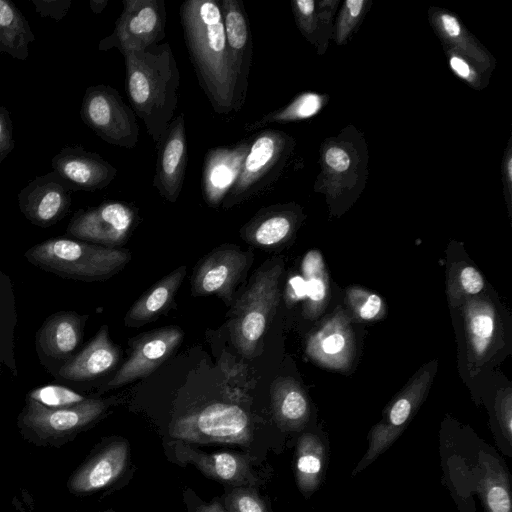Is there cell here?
<instances>
[{
    "instance_id": "cell-20",
    "label": "cell",
    "mask_w": 512,
    "mask_h": 512,
    "mask_svg": "<svg viewBox=\"0 0 512 512\" xmlns=\"http://www.w3.org/2000/svg\"><path fill=\"white\" fill-rule=\"evenodd\" d=\"M52 171L73 192L96 191L107 187L116 177L117 169L98 153L82 146H66L51 161Z\"/></svg>"
},
{
    "instance_id": "cell-6",
    "label": "cell",
    "mask_w": 512,
    "mask_h": 512,
    "mask_svg": "<svg viewBox=\"0 0 512 512\" xmlns=\"http://www.w3.org/2000/svg\"><path fill=\"white\" fill-rule=\"evenodd\" d=\"M295 141L289 134L266 129L250 139L241 171L221 204L228 209L268 189L283 172Z\"/></svg>"
},
{
    "instance_id": "cell-36",
    "label": "cell",
    "mask_w": 512,
    "mask_h": 512,
    "mask_svg": "<svg viewBox=\"0 0 512 512\" xmlns=\"http://www.w3.org/2000/svg\"><path fill=\"white\" fill-rule=\"evenodd\" d=\"M467 327L472 355L483 356L494 335L495 316L492 308L485 303L468 307Z\"/></svg>"
},
{
    "instance_id": "cell-5",
    "label": "cell",
    "mask_w": 512,
    "mask_h": 512,
    "mask_svg": "<svg viewBox=\"0 0 512 512\" xmlns=\"http://www.w3.org/2000/svg\"><path fill=\"white\" fill-rule=\"evenodd\" d=\"M281 262L263 265L239 298L231 320V339L247 358L254 356L279 303Z\"/></svg>"
},
{
    "instance_id": "cell-48",
    "label": "cell",
    "mask_w": 512,
    "mask_h": 512,
    "mask_svg": "<svg viewBox=\"0 0 512 512\" xmlns=\"http://www.w3.org/2000/svg\"><path fill=\"white\" fill-rule=\"evenodd\" d=\"M108 4V0H90L89 6L94 14H100Z\"/></svg>"
},
{
    "instance_id": "cell-47",
    "label": "cell",
    "mask_w": 512,
    "mask_h": 512,
    "mask_svg": "<svg viewBox=\"0 0 512 512\" xmlns=\"http://www.w3.org/2000/svg\"><path fill=\"white\" fill-rule=\"evenodd\" d=\"M196 512H228L226 508L218 501L208 504H201L196 508Z\"/></svg>"
},
{
    "instance_id": "cell-1",
    "label": "cell",
    "mask_w": 512,
    "mask_h": 512,
    "mask_svg": "<svg viewBox=\"0 0 512 512\" xmlns=\"http://www.w3.org/2000/svg\"><path fill=\"white\" fill-rule=\"evenodd\" d=\"M439 453L442 481L459 512H476L474 496L484 512H512L510 474L492 446L472 435H442Z\"/></svg>"
},
{
    "instance_id": "cell-30",
    "label": "cell",
    "mask_w": 512,
    "mask_h": 512,
    "mask_svg": "<svg viewBox=\"0 0 512 512\" xmlns=\"http://www.w3.org/2000/svg\"><path fill=\"white\" fill-rule=\"evenodd\" d=\"M338 1L294 0L291 2L296 25L318 54H323L332 32V19Z\"/></svg>"
},
{
    "instance_id": "cell-40",
    "label": "cell",
    "mask_w": 512,
    "mask_h": 512,
    "mask_svg": "<svg viewBox=\"0 0 512 512\" xmlns=\"http://www.w3.org/2000/svg\"><path fill=\"white\" fill-rule=\"evenodd\" d=\"M228 512H272L260 495L249 486L234 487L224 498Z\"/></svg>"
},
{
    "instance_id": "cell-11",
    "label": "cell",
    "mask_w": 512,
    "mask_h": 512,
    "mask_svg": "<svg viewBox=\"0 0 512 512\" xmlns=\"http://www.w3.org/2000/svg\"><path fill=\"white\" fill-rule=\"evenodd\" d=\"M432 376L430 370L420 371L388 405L382 419L369 432L366 452L352 471L353 476L368 467L401 435L424 401Z\"/></svg>"
},
{
    "instance_id": "cell-15",
    "label": "cell",
    "mask_w": 512,
    "mask_h": 512,
    "mask_svg": "<svg viewBox=\"0 0 512 512\" xmlns=\"http://www.w3.org/2000/svg\"><path fill=\"white\" fill-rule=\"evenodd\" d=\"M182 339L183 331L177 326L162 327L138 337L129 358L104 389H115L149 376L173 354Z\"/></svg>"
},
{
    "instance_id": "cell-37",
    "label": "cell",
    "mask_w": 512,
    "mask_h": 512,
    "mask_svg": "<svg viewBox=\"0 0 512 512\" xmlns=\"http://www.w3.org/2000/svg\"><path fill=\"white\" fill-rule=\"evenodd\" d=\"M87 398L67 386L49 384L30 390L25 400L34 401L46 408L57 409L77 405Z\"/></svg>"
},
{
    "instance_id": "cell-18",
    "label": "cell",
    "mask_w": 512,
    "mask_h": 512,
    "mask_svg": "<svg viewBox=\"0 0 512 512\" xmlns=\"http://www.w3.org/2000/svg\"><path fill=\"white\" fill-rule=\"evenodd\" d=\"M249 258L236 246L225 245L209 253L196 267L192 277V294L217 295L227 304L234 287L248 267Z\"/></svg>"
},
{
    "instance_id": "cell-43",
    "label": "cell",
    "mask_w": 512,
    "mask_h": 512,
    "mask_svg": "<svg viewBox=\"0 0 512 512\" xmlns=\"http://www.w3.org/2000/svg\"><path fill=\"white\" fill-rule=\"evenodd\" d=\"M459 283L462 290L467 294H477L484 286L481 274L471 266H465L461 269Z\"/></svg>"
},
{
    "instance_id": "cell-3",
    "label": "cell",
    "mask_w": 512,
    "mask_h": 512,
    "mask_svg": "<svg viewBox=\"0 0 512 512\" xmlns=\"http://www.w3.org/2000/svg\"><path fill=\"white\" fill-rule=\"evenodd\" d=\"M125 87L134 113L156 144L174 118L180 71L169 43L122 54Z\"/></svg>"
},
{
    "instance_id": "cell-14",
    "label": "cell",
    "mask_w": 512,
    "mask_h": 512,
    "mask_svg": "<svg viewBox=\"0 0 512 512\" xmlns=\"http://www.w3.org/2000/svg\"><path fill=\"white\" fill-rule=\"evenodd\" d=\"M88 317L75 311H58L37 330L38 358L51 375L78 353Z\"/></svg>"
},
{
    "instance_id": "cell-34",
    "label": "cell",
    "mask_w": 512,
    "mask_h": 512,
    "mask_svg": "<svg viewBox=\"0 0 512 512\" xmlns=\"http://www.w3.org/2000/svg\"><path fill=\"white\" fill-rule=\"evenodd\" d=\"M344 324L336 318L327 322L309 340L307 346L309 355L319 361L336 363V355H343L351 344L349 332Z\"/></svg>"
},
{
    "instance_id": "cell-12",
    "label": "cell",
    "mask_w": 512,
    "mask_h": 512,
    "mask_svg": "<svg viewBox=\"0 0 512 512\" xmlns=\"http://www.w3.org/2000/svg\"><path fill=\"white\" fill-rule=\"evenodd\" d=\"M137 218L135 208L120 201L80 209L70 219L66 236L104 247L124 244Z\"/></svg>"
},
{
    "instance_id": "cell-33",
    "label": "cell",
    "mask_w": 512,
    "mask_h": 512,
    "mask_svg": "<svg viewBox=\"0 0 512 512\" xmlns=\"http://www.w3.org/2000/svg\"><path fill=\"white\" fill-rule=\"evenodd\" d=\"M327 99V96L315 92H303L287 105L247 124L245 130H257L272 123H287L309 119L323 108Z\"/></svg>"
},
{
    "instance_id": "cell-49",
    "label": "cell",
    "mask_w": 512,
    "mask_h": 512,
    "mask_svg": "<svg viewBox=\"0 0 512 512\" xmlns=\"http://www.w3.org/2000/svg\"><path fill=\"white\" fill-rule=\"evenodd\" d=\"M105 512H115V511H113V510H108V511H105Z\"/></svg>"
},
{
    "instance_id": "cell-16",
    "label": "cell",
    "mask_w": 512,
    "mask_h": 512,
    "mask_svg": "<svg viewBox=\"0 0 512 512\" xmlns=\"http://www.w3.org/2000/svg\"><path fill=\"white\" fill-rule=\"evenodd\" d=\"M70 187L51 171L37 176L18 193V206L32 224L48 228L63 219L72 204Z\"/></svg>"
},
{
    "instance_id": "cell-32",
    "label": "cell",
    "mask_w": 512,
    "mask_h": 512,
    "mask_svg": "<svg viewBox=\"0 0 512 512\" xmlns=\"http://www.w3.org/2000/svg\"><path fill=\"white\" fill-rule=\"evenodd\" d=\"M16 297L10 277L0 269V373L18 375L15 355Z\"/></svg>"
},
{
    "instance_id": "cell-7",
    "label": "cell",
    "mask_w": 512,
    "mask_h": 512,
    "mask_svg": "<svg viewBox=\"0 0 512 512\" xmlns=\"http://www.w3.org/2000/svg\"><path fill=\"white\" fill-rule=\"evenodd\" d=\"M110 404L107 399L87 398L74 406L50 409L25 400L17 425L30 442L59 447L102 418Z\"/></svg>"
},
{
    "instance_id": "cell-41",
    "label": "cell",
    "mask_w": 512,
    "mask_h": 512,
    "mask_svg": "<svg viewBox=\"0 0 512 512\" xmlns=\"http://www.w3.org/2000/svg\"><path fill=\"white\" fill-rule=\"evenodd\" d=\"M14 147L15 140L10 113L7 108L0 106V163L12 152Z\"/></svg>"
},
{
    "instance_id": "cell-24",
    "label": "cell",
    "mask_w": 512,
    "mask_h": 512,
    "mask_svg": "<svg viewBox=\"0 0 512 512\" xmlns=\"http://www.w3.org/2000/svg\"><path fill=\"white\" fill-rule=\"evenodd\" d=\"M120 359V350L110 339L107 325L84 348L62 365L53 377L65 383L95 380L111 371Z\"/></svg>"
},
{
    "instance_id": "cell-25",
    "label": "cell",
    "mask_w": 512,
    "mask_h": 512,
    "mask_svg": "<svg viewBox=\"0 0 512 512\" xmlns=\"http://www.w3.org/2000/svg\"><path fill=\"white\" fill-rule=\"evenodd\" d=\"M299 218L300 211L294 203L264 207L243 226L241 235L257 247H273L291 236Z\"/></svg>"
},
{
    "instance_id": "cell-21",
    "label": "cell",
    "mask_w": 512,
    "mask_h": 512,
    "mask_svg": "<svg viewBox=\"0 0 512 512\" xmlns=\"http://www.w3.org/2000/svg\"><path fill=\"white\" fill-rule=\"evenodd\" d=\"M232 69L237 80L238 112L246 98L253 57V41L246 10L241 0H219Z\"/></svg>"
},
{
    "instance_id": "cell-26",
    "label": "cell",
    "mask_w": 512,
    "mask_h": 512,
    "mask_svg": "<svg viewBox=\"0 0 512 512\" xmlns=\"http://www.w3.org/2000/svg\"><path fill=\"white\" fill-rule=\"evenodd\" d=\"M429 21L444 48L459 52L489 73L493 70L495 60L492 55L467 31L456 15L440 8L431 7Z\"/></svg>"
},
{
    "instance_id": "cell-8",
    "label": "cell",
    "mask_w": 512,
    "mask_h": 512,
    "mask_svg": "<svg viewBox=\"0 0 512 512\" xmlns=\"http://www.w3.org/2000/svg\"><path fill=\"white\" fill-rule=\"evenodd\" d=\"M80 117L108 144L132 149L138 143L136 114L119 92L109 85L98 84L86 88Z\"/></svg>"
},
{
    "instance_id": "cell-44",
    "label": "cell",
    "mask_w": 512,
    "mask_h": 512,
    "mask_svg": "<svg viewBox=\"0 0 512 512\" xmlns=\"http://www.w3.org/2000/svg\"><path fill=\"white\" fill-rule=\"evenodd\" d=\"M363 302L361 304H353L360 318L370 320L375 318L382 309L381 298L374 293H363Z\"/></svg>"
},
{
    "instance_id": "cell-45",
    "label": "cell",
    "mask_w": 512,
    "mask_h": 512,
    "mask_svg": "<svg viewBox=\"0 0 512 512\" xmlns=\"http://www.w3.org/2000/svg\"><path fill=\"white\" fill-rule=\"evenodd\" d=\"M502 175H503L505 199H506L508 208L510 209V207H511V191H512V157H511L510 141L507 145L505 156L503 157Z\"/></svg>"
},
{
    "instance_id": "cell-27",
    "label": "cell",
    "mask_w": 512,
    "mask_h": 512,
    "mask_svg": "<svg viewBox=\"0 0 512 512\" xmlns=\"http://www.w3.org/2000/svg\"><path fill=\"white\" fill-rule=\"evenodd\" d=\"M185 275L186 267L181 266L155 283L131 306L124 324L127 327H140L159 318L170 308Z\"/></svg>"
},
{
    "instance_id": "cell-28",
    "label": "cell",
    "mask_w": 512,
    "mask_h": 512,
    "mask_svg": "<svg viewBox=\"0 0 512 512\" xmlns=\"http://www.w3.org/2000/svg\"><path fill=\"white\" fill-rule=\"evenodd\" d=\"M271 404L278 426L286 431L301 430L309 419L307 397L292 378L280 377L271 385Z\"/></svg>"
},
{
    "instance_id": "cell-35",
    "label": "cell",
    "mask_w": 512,
    "mask_h": 512,
    "mask_svg": "<svg viewBox=\"0 0 512 512\" xmlns=\"http://www.w3.org/2000/svg\"><path fill=\"white\" fill-rule=\"evenodd\" d=\"M302 273L306 284L305 315L314 318L321 311L327 295L328 278L321 254L308 252L302 261Z\"/></svg>"
},
{
    "instance_id": "cell-22",
    "label": "cell",
    "mask_w": 512,
    "mask_h": 512,
    "mask_svg": "<svg viewBox=\"0 0 512 512\" xmlns=\"http://www.w3.org/2000/svg\"><path fill=\"white\" fill-rule=\"evenodd\" d=\"M129 446L124 439L108 442L79 466L68 480L69 491L82 496L115 482L127 466Z\"/></svg>"
},
{
    "instance_id": "cell-2",
    "label": "cell",
    "mask_w": 512,
    "mask_h": 512,
    "mask_svg": "<svg viewBox=\"0 0 512 512\" xmlns=\"http://www.w3.org/2000/svg\"><path fill=\"white\" fill-rule=\"evenodd\" d=\"M185 44L199 85L218 114L236 112L237 80L218 0H187L180 6Z\"/></svg>"
},
{
    "instance_id": "cell-10",
    "label": "cell",
    "mask_w": 512,
    "mask_h": 512,
    "mask_svg": "<svg viewBox=\"0 0 512 512\" xmlns=\"http://www.w3.org/2000/svg\"><path fill=\"white\" fill-rule=\"evenodd\" d=\"M123 10L112 33L99 44L100 51L118 49L121 54L142 51L165 38L164 0H123Z\"/></svg>"
},
{
    "instance_id": "cell-31",
    "label": "cell",
    "mask_w": 512,
    "mask_h": 512,
    "mask_svg": "<svg viewBox=\"0 0 512 512\" xmlns=\"http://www.w3.org/2000/svg\"><path fill=\"white\" fill-rule=\"evenodd\" d=\"M34 40L30 24L19 8L10 0H0V53L24 61Z\"/></svg>"
},
{
    "instance_id": "cell-23",
    "label": "cell",
    "mask_w": 512,
    "mask_h": 512,
    "mask_svg": "<svg viewBox=\"0 0 512 512\" xmlns=\"http://www.w3.org/2000/svg\"><path fill=\"white\" fill-rule=\"evenodd\" d=\"M250 147V139L233 145L218 146L207 151L201 188L203 199L210 207H218L234 185Z\"/></svg>"
},
{
    "instance_id": "cell-4",
    "label": "cell",
    "mask_w": 512,
    "mask_h": 512,
    "mask_svg": "<svg viewBox=\"0 0 512 512\" xmlns=\"http://www.w3.org/2000/svg\"><path fill=\"white\" fill-rule=\"evenodd\" d=\"M24 257L32 265L59 277L94 282L120 272L130 261L131 254L127 249L104 247L65 236L35 244Z\"/></svg>"
},
{
    "instance_id": "cell-19",
    "label": "cell",
    "mask_w": 512,
    "mask_h": 512,
    "mask_svg": "<svg viewBox=\"0 0 512 512\" xmlns=\"http://www.w3.org/2000/svg\"><path fill=\"white\" fill-rule=\"evenodd\" d=\"M174 456L185 464H193L204 475L234 487L259 484L251 467V457L235 452L206 453L194 449L182 440L171 442Z\"/></svg>"
},
{
    "instance_id": "cell-9",
    "label": "cell",
    "mask_w": 512,
    "mask_h": 512,
    "mask_svg": "<svg viewBox=\"0 0 512 512\" xmlns=\"http://www.w3.org/2000/svg\"><path fill=\"white\" fill-rule=\"evenodd\" d=\"M172 437L185 442L248 445L253 438L247 413L238 405L213 403L176 419Z\"/></svg>"
},
{
    "instance_id": "cell-42",
    "label": "cell",
    "mask_w": 512,
    "mask_h": 512,
    "mask_svg": "<svg viewBox=\"0 0 512 512\" xmlns=\"http://www.w3.org/2000/svg\"><path fill=\"white\" fill-rule=\"evenodd\" d=\"M31 2L41 17H49L56 21L64 18L72 4L71 0H31Z\"/></svg>"
},
{
    "instance_id": "cell-29",
    "label": "cell",
    "mask_w": 512,
    "mask_h": 512,
    "mask_svg": "<svg viewBox=\"0 0 512 512\" xmlns=\"http://www.w3.org/2000/svg\"><path fill=\"white\" fill-rule=\"evenodd\" d=\"M327 462V447L322 439L311 432L303 433L295 452V479L305 497L311 496L321 485Z\"/></svg>"
},
{
    "instance_id": "cell-39",
    "label": "cell",
    "mask_w": 512,
    "mask_h": 512,
    "mask_svg": "<svg viewBox=\"0 0 512 512\" xmlns=\"http://www.w3.org/2000/svg\"><path fill=\"white\" fill-rule=\"evenodd\" d=\"M369 5L370 2L366 0H347L343 3L334 31V39L338 45L347 42L349 36L361 23Z\"/></svg>"
},
{
    "instance_id": "cell-13",
    "label": "cell",
    "mask_w": 512,
    "mask_h": 512,
    "mask_svg": "<svg viewBox=\"0 0 512 512\" xmlns=\"http://www.w3.org/2000/svg\"><path fill=\"white\" fill-rule=\"evenodd\" d=\"M359 136L339 135L329 138L321 149V173L315 189L325 191L329 197L361 190L366 179V155L362 157Z\"/></svg>"
},
{
    "instance_id": "cell-46",
    "label": "cell",
    "mask_w": 512,
    "mask_h": 512,
    "mask_svg": "<svg viewBox=\"0 0 512 512\" xmlns=\"http://www.w3.org/2000/svg\"><path fill=\"white\" fill-rule=\"evenodd\" d=\"M306 297V284L302 276H294L289 280V289L287 290V299L295 300Z\"/></svg>"
},
{
    "instance_id": "cell-38",
    "label": "cell",
    "mask_w": 512,
    "mask_h": 512,
    "mask_svg": "<svg viewBox=\"0 0 512 512\" xmlns=\"http://www.w3.org/2000/svg\"><path fill=\"white\" fill-rule=\"evenodd\" d=\"M447 60L453 73L474 89H484L488 84L489 75L477 63L459 52L445 48Z\"/></svg>"
},
{
    "instance_id": "cell-17",
    "label": "cell",
    "mask_w": 512,
    "mask_h": 512,
    "mask_svg": "<svg viewBox=\"0 0 512 512\" xmlns=\"http://www.w3.org/2000/svg\"><path fill=\"white\" fill-rule=\"evenodd\" d=\"M153 186L165 200L175 203L182 191L188 145L184 114L173 118L160 136Z\"/></svg>"
}]
</instances>
